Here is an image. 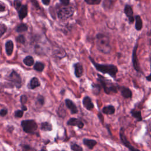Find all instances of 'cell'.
I'll list each match as a JSON object with an SVG mask.
<instances>
[{"label": "cell", "mask_w": 151, "mask_h": 151, "mask_svg": "<svg viewBox=\"0 0 151 151\" xmlns=\"http://www.w3.org/2000/svg\"><path fill=\"white\" fill-rule=\"evenodd\" d=\"M96 43L97 50L103 54H109L111 50L109 37L103 34H98L96 38Z\"/></svg>", "instance_id": "1"}, {"label": "cell", "mask_w": 151, "mask_h": 151, "mask_svg": "<svg viewBox=\"0 0 151 151\" xmlns=\"http://www.w3.org/2000/svg\"><path fill=\"white\" fill-rule=\"evenodd\" d=\"M89 59L97 71L104 74H107L113 78L116 77V74L118 71L116 65L113 64H101L97 63L91 57H89Z\"/></svg>", "instance_id": "2"}, {"label": "cell", "mask_w": 151, "mask_h": 151, "mask_svg": "<svg viewBox=\"0 0 151 151\" xmlns=\"http://www.w3.org/2000/svg\"><path fill=\"white\" fill-rule=\"evenodd\" d=\"M24 131L27 133H34L37 129V124L34 120H26L21 122Z\"/></svg>", "instance_id": "3"}, {"label": "cell", "mask_w": 151, "mask_h": 151, "mask_svg": "<svg viewBox=\"0 0 151 151\" xmlns=\"http://www.w3.org/2000/svg\"><path fill=\"white\" fill-rule=\"evenodd\" d=\"M74 13V9L73 7H63L58 11L57 17L60 19L64 21L71 18L73 15Z\"/></svg>", "instance_id": "4"}, {"label": "cell", "mask_w": 151, "mask_h": 151, "mask_svg": "<svg viewBox=\"0 0 151 151\" xmlns=\"http://www.w3.org/2000/svg\"><path fill=\"white\" fill-rule=\"evenodd\" d=\"M98 76L100 77L99 78V80L101 84L102 85L106 93L110 94L112 93H115L117 92V87L114 84H113L109 82L108 80H106L104 78H103V77H101V76L98 75Z\"/></svg>", "instance_id": "5"}, {"label": "cell", "mask_w": 151, "mask_h": 151, "mask_svg": "<svg viewBox=\"0 0 151 151\" xmlns=\"http://www.w3.org/2000/svg\"><path fill=\"white\" fill-rule=\"evenodd\" d=\"M120 137L122 142L128 148L130 151H140L139 150L134 148L133 146L131 145V144L129 143L127 138L126 137V136L124 133V129L122 128L120 131Z\"/></svg>", "instance_id": "6"}, {"label": "cell", "mask_w": 151, "mask_h": 151, "mask_svg": "<svg viewBox=\"0 0 151 151\" xmlns=\"http://www.w3.org/2000/svg\"><path fill=\"white\" fill-rule=\"evenodd\" d=\"M9 80L11 82H12L18 88H19L21 86V78L16 71H12L9 77Z\"/></svg>", "instance_id": "7"}, {"label": "cell", "mask_w": 151, "mask_h": 151, "mask_svg": "<svg viewBox=\"0 0 151 151\" xmlns=\"http://www.w3.org/2000/svg\"><path fill=\"white\" fill-rule=\"evenodd\" d=\"M137 44H136V45L134 47L133 51V55H132V61H133V65L134 68V69L137 71L140 72V65L138 62V59L137 57Z\"/></svg>", "instance_id": "8"}, {"label": "cell", "mask_w": 151, "mask_h": 151, "mask_svg": "<svg viewBox=\"0 0 151 151\" xmlns=\"http://www.w3.org/2000/svg\"><path fill=\"white\" fill-rule=\"evenodd\" d=\"M124 11L126 17L128 18L129 22L130 24L133 23L134 22V18L133 17V9L132 6L129 5H126Z\"/></svg>", "instance_id": "9"}, {"label": "cell", "mask_w": 151, "mask_h": 151, "mask_svg": "<svg viewBox=\"0 0 151 151\" xmlns=\"http://www.w3.org/2000/svg\"><path fill=\"white\" fill-rule=\"evenodd\" d=\"M67 125H69V126H77L80 129L83 128V126H84V123H83V122L80 119H77V118H74V117L70 118L67 121Z\"/></svg>", "instance_id": "10"}, {"label": "cell", "mask_w": 151, "mask_h": 151, "mask_svg": "<svg viewBox=\"0 0 151 151\" xmlns=\"http://www.w3.org/2000/svg\"><path fill=\"white\" fill-rule=\"evenodd\" d=\"M74 74L76 77L79 78L81 77L83 73V67L80 63H77L74 65Z\"/></svg>", "instance_id": "11"}, {"label": "cell", "mask_w": 151, "mask_h": 151, "mask_svg": "<svg viewBox=\"0 0 151 151\" xmlns=\"http://www.w3.org/2000/svg\"><path fill=\"white\" fill-rule=\"evenodd\" d=\"M65 103L66 106L70 110L71 113L72 114H76L78 112L77 107L75 105V104L73 103V101L67 99H65Z\"/></svg>", "instance_id": "12"}, {"label": "cell", "mask_w": 151, "mask_h": 151, "mask_svg": "<svg viewBox=\"0 0 151 151\" xmlns=\"http://www.w3.org/2000/svg\"><path fill=\"white\" fill-rule=\"evenodd\" d=\"M83 104L84 107H86V109L88 110H91L94 107V104L91 101V99L88 96H86L85 97H84L83 100Z\"/></svg>", "instance_id": "13"}, {"label": "cell", "mask_w": 151, "mask_h": 151, "mask_svg": "<svg viewBox=\"0 0 151 151\" xmlns=\"http://www.w3.org/2000/svg\"><path fill=\"white\" fill-rule=\"evenodd\" d=\"M120 90L121 92V94L123 97L124 98H131L132 96V93L131 90L127 87H121L120 88Z\"/></svg>", "instance_id": "14"}, {"label": "cell", "mask_w": 151, "mask_h": 151, "mask_svg": "<svg viewBox=\"0 0 151 151\" xmlns=\"http://www.w3.org/2000/svg\"><path fill=\"white\" fill-rule=\"evenodd\" d=\"M28 14V7L26 5H22L18 10V15L21 19H24Z\"/></svg>", "instance_id": "15"}, {"label": "cell", "mask_w": 151, "mask_h": 151, "mask_svg": "<svg viewBox=\"0 0 151 151\" xmlns=\"http://www.w3.org/2000/svg\"><path fill=\"white\" fill-rule=\"evenodd\" d=\"M40 86V82L38 78L34 77L31 78V80H30V82H29V88H30L31 89H34L38 87H39Z\"/></svg>", "instance_id": "16"}, {"label": "cell", "mask_w": 151, "mask_h": 151, "mask_svg": "<svg viewBox=\"0 0 151 151\" xmlns=\"http://www.w3.org/2000/svg\"><path fill=\"white\" fill-rule=\"evenodd\" d=\"M5 49H6V52L8 55H10L12 54L13 49H14V44L12 41L9 40L6 42Z\"/></svg>", "instance_id": "17"}, {"label": "cell", "mask_w": 151, "mask_h": 151, "mask_svg": "<svg viewBox=\"0 0 151 151\" xmlns=\"http://www.w3.org/2000/svg\"><path fill=\"white\" fill-rule=\"evenodd\" d=\"M102 111L103 113L106 114H113L115 112V109L114 106L110 105L104 107L102 109Z\"/></svg>", "instance_id": "18"}, {"label": "cell", "mask_w": 151, "mask_h": 151, "mask_svg": "<svg viewBox=\"0 0 151 151\" xmlns=\"http://www.w3.org/2000/svg\"><path fill=\"white\" fill-rule=\"evenodd\" d=\"M83 143L87 146L89 149H92L94 146L97 144V142L94 140L92 139H83Z\"/></svg>", "instance_id": "19"}, {"label": "cell", "mask_w": 151, "mask_h": 151, "mask_svg": "<svg viewBox=\"0 0 151 151\" xmlns=\"http://www.w3.org/2000/svg\"><path fill=\"white\" fill-rule=\"evenodd\" d=\"M135 20H136V23H135L136 29L137 31L141 30L143 26V22L140 17L139 15H136L135 17Z\"/></svg>", "instance_id": "20"}, {"label": "cell", "mask_w": 151, "mask_h": 151, "mask_svg": "<svg viewBox=\"0 0 151 151\" xmlns=\"http://www.w3.org/2000/svg\"><path fill=\"white\" fill-rule=\"evenodd\" d=\"M41 129L44 131H51L52 129L51 124L47 122H42L41 124Z\"/></svg>", "instance_id": "21"}, {"label": "cell", "mask_w": 151, "mask_h": 151, "mask_svg": "<svg viewBox=\"0 0 151 151\" xmlns=\"http://www.w3.org/2000/svg\"><path fill=\"white\" fill-rule=\"evenodd\" d=\"M23 62L24 63L27 65V66H31L34 64V58L30 56V55H28V56H27L23 60Z\"/></svg>", "instance_id": "22"}, {"label": "cell", "mask_w": 151, "mask_h": 151, "mask_svg": "<svg viewBox=\"0 0 151 151\" xmlns=\"http://www.w3.org/2000/svg\"><path fill=\"white\" fill-rule=\"evenodd\" d=\"M44 68V64L41 62H37L34 65V69L39 72H42Z\"/></svg>", "instance_id": "23"}, {"label": "cell", "mask_w": 151, "mask_h": 151, "mask_svg": "<svg viewBox=\"0 0 151 151\" xmlns=\"http://www.w3.org/2000/svg\"><path fill=\"white\" fill-rule=\"evenodd\" d=\"M131 114L138 121H141L142 120V116H141V112L140 111L132 110L131 111Z\"/></svg>", "instance_id": "24"}, {"label": "cell", "mask_w": 151, "mask_h": 151, "mask_svg": "<svg viewBox=\"0 0 151 151\" xmlns=\"http://www.w3.org/2000/svg\"><path fill=\"white\" fill-rule=\"evenodd\" d=\"M27 29H28V27L25 24H21L18 25L16 28V31L18 32H24V31H26Z\"/></svg>", "instance_id": "25"}, {"label": "cell", "mask_w": 151, "mask_h": 151, "mask_svg": "<svg viewBox=\"0 0 151 151\" xmlns=\"http://www.w3.org/2000/svg\"><path fill=\"white\" fill-rule=\"evenodd\" d=\"M71 149L73 151H83V148L76 143L71 145Z\"/></svg>", "instance_id": "26"}, {"label": "cell", "mask_w": 151, "mask_h": 151, "mask_svg": "<svg viewBox=\"0 0 151 151\" xmlns=\"http://www.w3.org/2000/svg\"><path fill=\"white\" fill-rule=\"evenodd\" d=\"M101 0H84V1L89 5H97L101 2Z\"/></svg>", "instance_id": "27"}, {"label": "cell", "mask_w": 151, "mask_h": 151, "mask_svg": "<svg viewBox=\"0 0 151 151\" xmlns=\"http://www.w3.org/2000/svg\"><path fill=\"white\" fill-rule=\"evenodd\" d=\"M6 30V27L3 24H0V37L5 32Z\"/></svg>", "instance_id": "28"}, {"label": "cell", "mask_w": 151, "mask_h": 151, "mask_svg": "<svg viewBox=\"0 0 151 151\" xmlns=\"http://www.w3.org/2000/svg\"><path fill=\"white\" fill-rule=\"evenodd\" d=\"M14 5L15 8L18 11L19 9L22 6V4H21V1L19 0H15L14 2Z\"/></svg>", "instance_id": "29"}, {"label": "cell", "mask_w": 151, "mask_h": 151, "mask_svg": "<svg viewBox=\"0 0 151 151\" xmlns=\"http://www.w3.org/2000/svg\"><path fill=\"white\" fill-rule=\"evenodd\" d=\"M17 41L19 43H21V44H24L25 43V37L22 35H19L18 37H17Z\"/></svg>", "instance_id": "30"}, {"label": "cell", "mask_w": 151, "mask_h": 151, "mask_svg": "<svg viewBox=\"0 0 151 151\" xmlns=\"http://www.w3.org/2000/svg\"><path fill=\"white\" fill-rule=\"evenodd\" d=\"M37 101L38 102V103L40 104V105H43L44 103V97L43 96H41V95H39L38 97H37Z\"/></svg>", "instance_id": "31"}, {"label": "cell", "mask_w": 151, "mask_h": 151, "mask_svg": "<svg viewBox=\"0 0 151 151\" xmlns=\"http://www.w3.org/2000/svg\"><path fill=\"white\" fill-rule=\"evenodd\" d=\"M15 116L17 117H21L23 116V111L22 110H17L15 112Z\"/></svg>", "instance_id": "32"}, {"label": "cell", "mask_w": 151, "mask_h": 151, "mask_svg": "<svg viewBox=\"0 0 151 151\" xmlns=\"http://www.w3.org/2000/svg\"><path fill=\"white\" fill-rule=\"evenodd\" d=\"M27 101V96H26L25 95H22V96H21V102L22 106L24 105V104L26 103Z\"/></svg>", "instance_id": "33"}, {"label": "cell", "mask_w": 151, "mask_h": 151, "mask_svg": "<svg viewBox=\"0 0 151 151\" xmlns=\"http://www.w3.org/2000/svg\"><path fill=\"white\" fill-rule=\"evenodd\" d=\"M60 3L64 6H67L70 4V0H60Z\"/></svg>", "instance_id": "34"}, {"label": "cell", "mask_w": 151, "mask_h": 151, "mask_svg": "<svg viewBox=\"0 0 151 151\" xmlns=\"http://www.w3.org/2000/svg\"><path fill=\"white\" fill-rule=\"evenodd\" d=\"M6 9V6L5 5V4L2 2L1 1H0V12H2L4 11Z\"/></svg>", "instance_id": "35"}, {"label": "cell", "mask_w": 151, "mask_h": 151, "mask_svg": "<svg viewBox=\"0 0 151 151\" xmlns=\"http://www.w3.org/2000/svg\"><path fill=\"white\" fill-rule=\"evenodd\" d=\"M7 110L6 109H2L0 111V115L2 116H4L7 114Z\"/></svg>", "instance_id": "36"}, {"label": "cell", "mask_w": 151, "mask_h": 151, "mask_svg": "<svg viewBox=\"0 0 151 151\" xmlns=\"http://www.w3.org/2000/svg\"><path fill=\"white\" fill-rule=\"evenodd\" d=\"M50 1H51V0H41L42 4H43L44 5H49V4H50Z\"/></svg>", "instance_id": "37"}, {"label": "cell", "mask_w": 151, "mask_h": 151, "mask_svg": "<svg viewBox=\"0 0 151 151\" xmlns=\"http://www.w3.org/2000/svg\"><path fill=\"white\" fill-rule=\"evenodd\" d=\"M22 110H27V107L25 106L24 105H23V106H22Z\"/></svg>", "instance_id": "38"}, {"label": "cell", "mask_w": 151, "mask_h": 151, "mask_svg": "<svg viewBox=\"0 0 151 151\" xmlns=\"http://www.w3.org/2000/svg\"><path fill=\"white\" fill-rule=\"evenodd\" d=\"M146 79H147L149 81H150V75H149V76L146 77Z\"/></svg>", "instance_id": "39"}, {"label": "cell", "mask_w": 151, "mask_h": 151, "mask_svg": "<svg viewBox=\"0 0 151 151\" xmlns=\"http://www.w3.org/2000/svg\"><path fill=\"white\" fill-rule=\"evenodd\" d=\"M40 151H47V150H46V149H45V147H43V148H42Z\"/></svg>", "instance_id": "40"}, {"label": "cell", "mask_w": 151, "mask_h": 151, "mask_svg": "<svg viewBox=\"0 0 151 151\" xmlns=\"http://www.w3.org/2000/svg\"><path fill=\"white\" fill-rule=\"evenodd\" d=\"M63 151H64V150H63Z\"/></svg>", "instance_id": "41"}]
</instances>
